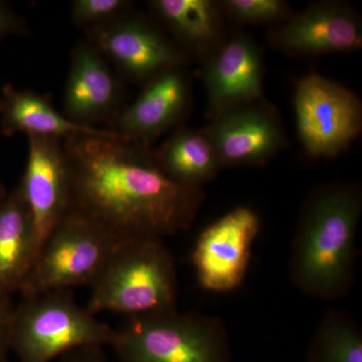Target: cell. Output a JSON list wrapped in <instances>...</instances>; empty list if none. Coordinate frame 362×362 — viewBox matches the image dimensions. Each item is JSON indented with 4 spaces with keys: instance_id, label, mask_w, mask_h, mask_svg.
I'll use <instances>...</instances> for the list:
<instances>
[{
    "instance_id": "1",
    "label": "cell",
    "mask_w": 362,
    "mask_h": 362,
    "mask_svg": "<svg viewBox=\"0 0 362 362\" xmlns=\"http://www.w3.org/2000/svg\"><path fill=\"white\" fill-rule=\"evenodd\" d=\"M71 169V211L122 243L164 240L187 230L204 201L202 188L171 180L147 145L113 135L63 139Z\"/></svg>"
},
{
    "instance_id": "2",
    "label": "cell",
    "mask_w": 362,
    "mask_h": 362,
    "mask_svg": "<svg viewBox=\"0 0 362 362\" xmlns=\"http://www.w3.org/2000/svg\"><path fill=\"white\" fill-rule=\"evenodd\" d=\"M362 197L356 185H325L307 197L293 238L290 278L303 294L333 301L349 294L356 275Z\"/></svg>"
},
{
    "instance_id": "3",
    "label": "cell",
    "mask_w": 362,
    "mask_h": 362,
    "mask_svg": "<svg viewBox=\"0 0 362 362\" xmlns=\"http://www.w3.org/2000/svg\"><path fill=\"white\" fill-rule=\"evenodd\" d=\"M90 287L86 308L133 317L177 309L175 258L163 240L126 243L114 252Z\"/></svg>"
},
{
    "instance_id": "4",
    "label": "cell",
    "mask_w": 362,
    "mask_h": 362,
    "mask_svg": "<svg viewBox=\"0 0 362 362\" xmlns=\"http://www.w3.org/2000/svg\"><path fill=\"white\" fill-rule=\"evenodd\" d=\"M14 306L11 351L18 362H52L83 347H104L116 329L76 300L73 290L21 297Z\"/></svg>"
},
{
    "instance_id": "5",
    "label": "cell",
    "mask_w": 362,
    "mask_h": 362,
    "mask_svg": "<svg viewBox=\"0 0 362 362\" xmlns=\"http://www.w3.org/2000/svg\"><path fill=\"white\" fill-rule=\"evenodd\" d=\"M120 362H230L221 318L178 309L127 318L112 342Z\"/></svg>"
},
{
    "instance_id": "6",
    "label": "cell",
    "mask_w": 362,
    "mask_h": 362,
    "mask_svg": "<svg viewBox=\"0 0 362 362\" xmlns=\"http://www.w3.org/2000/svg\"><path fill=\"white\" fill-rule=\"evenodd\" d=\"M123 244L90 218L69 209L40 246L21 297L90 287Z\"/></svg>"
},
{
    "instance_id": "7",
    "label": "cell",
    "mask_w": 362,
    "mask_h": 362,
    "mask_svg": "<svg viewBox=\"0 0 362 362\" xmlns=\"http://www.w3.org/2000/svg\"><path fill=\"white\" fill-rule=\"evenodd\" d=\"M294 111L300 141L316 158L338 156L361 134V100L323 76L311 74L298 81Z\"/></svg>"
},
{
    "instance_id": "8",
    "label": "cell",
    "mask_w": 362,
    "mask_h": 362,
    "mask_svg": "<svg viewBox=\"0 0 362 362\" xmlns=\"http://www.w3.org/2000/svg\"><path fill=\"white\" fill-rule=\"evenodd\" d=\"M259 226L261 221L254 209L237 206L202 230L192 254L202 289L228 293L242 285Z\"/></svg>"
},
{
    "instance_id": "9",
    "label": "cell",
    "mask_w": 362,
    "mask_h": 362,
    "mask_svg": "<svg viewBox=\"0 0 362 362\" xmlns=\"http://www.w3.org/2000/svg\"><path fill=\"white\" fill-rule=\"evenodd\" d=\"M124 77L146 84L159 74L185 65L188 56L156 25L130 13L87 37Z\"/></svg>"
},
{
    "instance_id": "10",
    "label": "cell",
    "mask_w": 362,
    "mask_h": 362,
    "mask_svg": "<svg viewBox=\"0 0 362 362\" xmlns=\"http://www.w3.org/2000/svg\"><path fill=\"white\" fill-rule=\"evenodd\" d=\"M18 187L32 216L39 252L71 206V169L63 139L28 137V161Z\"/></svg>"
},
{
    "instance_id": "11",
    "label": "cell",
    "mask_w": 362,
    "mask_h": 362,
    "mask_svg": "<svg viewBox=\"0 0 362 362\" xmlns=\"http://www.w3.org/2000/svg\"><path fill=\"white\" fill-rule=\"evenodd\" d=\"M211 120L202 130L221 168L261 165L276 156L284 143L277 112L262 100L235 107Z\"/></svg>"
},
{
    "instance_id": "12",
    "label": "cell",
    "mask_w": 362,
    "mask_h": 362,
    "mask_svg": "<svg viewBox=\"0 0 362 362\" xmlns=\"http://www.w3.org/2000/svg\"><path fill=\"white\" fill-rule=\"evenodd\" d=\"M269 40L276 49L293 56L349 52L361 47V21L349 6L316 2L274 26Z\"/></svg>"
},
{
    "instance_id": "13",
    "label": "cell",
    "mask_w": 362,
    "mask_h": 362,
    "mask_svg": "<svg viewBox=\"0 0 362 362\" xmlns=\"http://www.w3.org/2000/svg\"><path fill=\"white\" fill-rule=\"evenodd\" d=\"M122 98L109 62L89 40H80L71 54L63 115L83 127L112 126L124 109Z\"/></svg>"
},
{
    "instance_id": "14",
    "label": "cell",
    "mask_w": 362,
    "mask_h": 362,
    "mask_svg": "<svg viewBox=\"0 0 362 362\" xmlns=\"http://www.w3.org/2000/svg\"><path fill=\"white\" fill-rule=\"evenodd\" d=\"M206 57L202 78L209 118L235 107L261 101L263 59L251 37L233 35L223 39Z\"/></svg>"
},
{
    "instance_id": "15",
    "label": "cell",
    "mask_w": 362,
    "mask_h": 362,
    "mask_svg": "<svg viewBox=\"0 0 362 362\" xmlns=\"http://www.w3.org/2000/svg\"><path fill=\"white\" fill-rule=\"evenodd\" d=\"M189 103V78L183 66L169 69L144 84L141 94L123 109L110 130L149 146L181 122Z\"/></svg>"
},
{
    "instance_id": "16",
    "label": "cell",
    "mask_w": 362,
    "mask_h": 362,
    "mask_svg": "<svg viewBox=\"0 0 362 362\" xmlns=\"http://www.w3.org/2000/svg\"><path fill=\"white\" fill-rule=\"evenodd\" d=\"M37 252L32 216L16 187L0 202V294L21 291Z\"/></svg>"
},
{
    "instance_id": "17",
    "label": "cell",
    "mask_w": 362,
    "mask_h": 362,
    "mask_svg": "<svg viewBox=\"0 0 362 362\" xmlns=\"http://www.w3.org/2000/svg\"><path fill=\"white\" fill-rule=\"evenodd\" d=\"M1 132L13 136L25 134L65 139L71 134L113 135L115 131L105 128L78 126L59 113L49 96L35 90L16 89L11 84L2 90Z\"/></svg>"
},
{
    "instance_id": "18",
    "label": "cell",
    "mask_w": 362,
    "mask_h": 362,
    "mask_svg": "<svg viewBox=\"0 0 362 362\" xmlns=\"http://www.w3.org/2000/svg\"><path fill=\"white\" fill-rule=\"evenodd\" d=\"M150 6L187 56H207L223 42L225 14L221 2L153 0Z\"/></svg>"
},
{
    "instance_id": "19",
    "label": "cell",
    "mask_w": 362,
    "mask_h": 362,
    "mask_svg": "<svg viewBox=\"0 0 362 362\" xmlns=\"http://www.w3.org/2000/svg\"><path fill=\"white\" fill-rule=\"evenodd\" d=\"M153 151L162 171L182 187L202 188L216 177L221 168L202 130L177 128Z\"/></svg>"
},
{
    "instance_id": "20",
    "label": "cell",
    "mask_w": 362,
    "mask_h": 362,
    "mask_svg": "<svg viewBox=\"0 0 362 362\" xmlns=\"http://www.w3.org/2000/svg\"><path fill=\"white\" fill-rule=\"evenodd\" d=\"M307 362H362V332L342 310H330L311 338Z\"/></svg>"
},
{
    "instance_id": "21",
    "label": "cell",
    "mask_w": 362,
    "mask_h": 362,
    "mask_svg": "<svg viewBox=\"0 0 362 362\" xmlns=\"http://www.w3.org/2000/svg\"><path fill=\"white\" fill-rule=\"evenodd\" d=\"M223 14L240 25H274L291 16L290 6L283 0H226L221 2Z\"/></svg>"
},
{
    "instance_id": "22",
    "label": "cell",
    "mask_w": 362,
    "mask_h": 362,
    "mask_svg": "<svg viewBox=\"0 0 362 362\" xmlns=\"http://www.w3.org/2000/svg\"><path fill=\"white\" fill-rule=\"evenodd\" d=\"M131 6L127 0H75L71 4V21L87 33L129 13Z\"/></svg>"
},
{
    "instance_id": "23",
    "label": "cell",
    "mask_w": 362,
    "mask_h": 362,
    "mask_svg": "<svg viewBox=\"0 0 362 362\" xmlns=\"http://www.w3.org/2000/svg\"><path fill=\"white\" fill-rule=\"evenodd\" d=\"M14 306L13 297L0 294V362L8 359L11 352V323Z\"/></svg>"
},
{
    "instance_id": "24",
    "label": "cell",
    "mask_w": 362,
    "mask_h": 362,
    "mask_svg": "<svg viewBox=\"0 0 362 362\" xmlns=\"http://www.w3.org/2000/svg\"><path fill=\"white\" fill-rule=\"evenodd\" d=\"M25 21L11 8L9 4L0 1V40L8 35H26Z\"/></svg>"
},
{
    "instance_id": "25",
    "label": "cell",
    "mask_w": 362,
    "mask_h": 362,
    "mask_svg": "<svg viewBox=\"0 0 362 362\" xmlns=\"http://www.w3.org/2000/svg\"><path fill=\"white\" fill-rule=\"evenodd\" d=\"M57 362H110L105 356L103 347H83L68 352Z\"/></svg>"
},
{
    "instance_id": "26",
    "label": "cell",
    "mask_w": 362,
    "mask_h": 362,
    "mask_svg": "<svg viewBox=\"0 0 362 362\" xmlns=\"http://www.w3.org/2000/svg\"><path fill=\"white\" fill-rule=\"evenodd\" d=\"M7 194H8V192H7L6 187H4V183L0 181V202L6 199Z\"/></svg>"
},
{
    "instance_id": "27",
    "label": "cell",
    "mask_w": 362,
    "mask_h": 362,
    "mask_svg": "<svg viewBox=\"0 0 362 362\" xmlns=\"http://www.w3.org/2000/svg\"><path fill=\"white\" fill-rule=\"evenodd\" d=\"M2 105H4V101H2V98L0 97V112H1Z\"/></svg>"
},
{
    "instance_id": "28",
    "label": "cell",
    "mask_w": 362,
    "mask_h": 362,
    "mask_svg": "<svg viewBox=\"0 0 362 362\" xmlns=\"http://www.w3.org/2000/svg\"><path fill=\"white\" fill-rule=\"evenodd\" d=\"M4 362H9V361H8V359H7V361H4Z\"/></svg>"
}]
</instances>
